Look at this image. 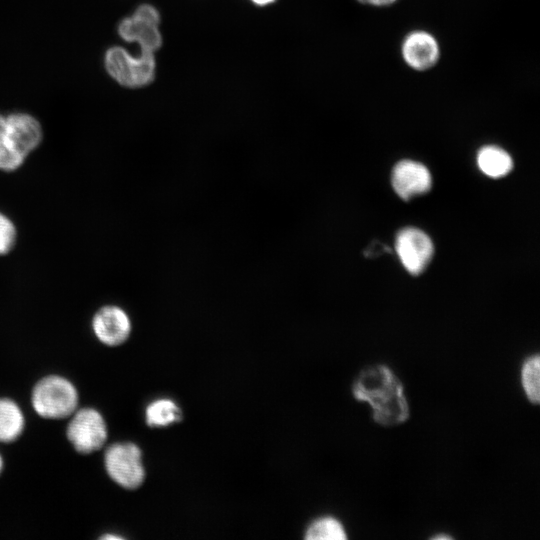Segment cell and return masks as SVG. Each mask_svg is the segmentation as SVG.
Masks as SVG:
<instances>
[{
  "mask_svg": "<svg viewBox=\"0 0 540 540\" xmlns=\"http://www.w3.org/2000/svg\"><path fill=\"white\" fill-rule=\"evenodd\" d=\"M352 392L357 400L366 401L373 410L375 422L385 426L402 423L409 417V407L399 378L386 365L362 370Z\"/></svg>",
  "mask_w": 540,
  "mask_h": 540,
  "instance_id": "1",
  "label": "cell"
},
{
  "mask_svg": "<svg viewBox=\"0 0 540 540\" xmlns=\"http://www.w3.org/2000/svg\"><path fill=\"white\" fill-rule=\"evenodd\" d=\"M31 402L34 410L41 417L63 419L75 412L78 394L69 380L58 375H50L36 383Z\"/></svg>",
  "mask_w": 540,
  "mask_h": 540,
  "instance_id": "2",
  "label": "cell"
},
{
  "mask_svg": "<svg viewBox=\"0 0 540 540\" xmlns=\"http://www.w3.org/2000/svg\"><path fill=\"white\" fill-rule=\"evenodd\" d=\"M108 74L120 85L140 88L150 84L155 78L156 62L153 52L141 50L133 56L120 46L109 48L104 56Z\"/></svg>",
  "mask_w": 540,
  "mask_h": 540,
  "instance_id": "3",
  "label": "cell"
},
{
  "mask_svg": "<svg viewBox=\"0 0 540 540\" xmlns=\"http://www.w3.org/2000/svg\"><path fill=\"white\" fill-rule=\"evenodd\" d=\"M108 475L120 486L127 489L139 487L145 477L142 453L134 443H114L104 455Z\"/></svg>",
  "mask_w": 540,
  "mask_h": 540,
  "instance_id": "4",
  "label": "cell"
},
{
  "mask_svg": "<svg viewBox=\"0 0 540 540\" xmlns=\"http://www.w3.org/2000/svg\"><path fill=\"white\" fill-rule=\"evenodd\" d=\"M159 22L160 15L156 8L142 4L132 16L119 23L118 33L127 42H137L141 50L155 53L162 45Z\"/></svg>",
  "mask_w": 540,
  "mask_h": 540,
  "instance_id": "5",
  "label": "cell"
},
{
  "mask_svg": "<svg viewBox=\"0 0 540 540\" xmlns=\"http://www.w3.org/2000/svg\"><path fill=\"white\" fill-rule=\"evenodd\" d=\"M67 427V438L82 454L95 452L107 439V427L102 415L95 409L83 408L73 413Z\"/></svg>",
  "mask_w": 540,
  "mask_h": 540,
  "instance_id": "6",
  "label": "cell"
},
{
  "mask_svg": "<svg viewBox=\"0 0 540 540\" xmlns=\"http://www.w3.org/2000/svg\"><path fill=\"white\" fill-rule=\"evenodd\" d=\"M403 62L416 72H426L437 66L441 47L437 37L424 29L408 32L400 44Z\"/></svg>",
  "mask_w": 540,
  "mask_h": 540,
  "instance_id": "7",
  "label": "cell"
},
{
  "mask_svg": "<svg viewBox=\"0 0 540 540\" xmlns=\"http://www.w3.org/2000/svg\"><path fill=\"white\" fill-rule=\"evenodd\" d=\"M395 248L403 266L414 275L425 269L433 254V244L429 236L414 227L398 232Z\"/></svg>",
  "mask_w": 540,
  "mask_h": 540,
  "instance_id": "8",
  "label": "cell"
},
{
  "mask_svg": "<svg viewBox=\"0 0 540 540\" xmlns=\"http://www.w3.org/2000/svg\"><path fill=\"white\" fill-rule=\"evenodd\" d=\"M91 326L96 338L107 346H118L124 343L132 330L127 312L113 304L98 308L93 315Z\"/></svg>",
  "mask_w": 540,
  "mask_h": 540,
  "instance_id": "9",
  "label": "cell"
},
{
  "mask_svg": "<svg viewBox=\"0 0 540 540\" xmlns=\"http://www.w3.org/2000/svg\"><path fill=\"white\" fill-rule=\"evenodd\" d=\"M5 123L14 148L27 159L42 143L41 123L31 114L24 112L6 115Z\"/></svg>",
  "mask_w": 540,
  "mask_h": 540,
  "instance_id": "10",
  "label": "cell"
},
{
  "mask_svg": "<svg viewBox=\"0 0 540 540\" xmlns=\"http://www.w3.org/2000/svg\"><path fill=\"white\" fill-rule=\"evenodd\" d=\"M392 186L402 199L408 200L430 189V172L419 162L402 160L392 171Z\"/></svg>",
  "mask_w": 540,
  "mask_h": 540,
  "instance_id": "11",
  "label": "cell"
},
{
  "mask_svg": "<svg viewBox=\"0 0 540 540\" xmlns=\"http://www.w3.org/2000/svg\"><path fill=\"white\" fill-rule=\"evenodd\" d=\"M477 164L484 174L499 178L510 172L513 161L511 156L501 147L487 145L478 151Z\"/></svg>",
  "mask_w": 540,
  "mask_h": 540,
  "instance_id": "12",
  "label": "cell"
},
{
  "mask_svg": "<svg viewBox=\"0 0 540 540\" xmlns=\"http://www.w3.org/2000/svg\"><path fill=\"white\" fill-rule=\"evenodd\" d=\"M24 428V416L19 406L12 400L0 398V442H12Z\"/></svg>",
  "mask_w": 540,
  "mask_h": 540,
  "instance_id": "13",
  "label": "cell"
},
{
  "mask_svg": "<svg viewBox=\"0 0 540 540\" xmlns=\"http://www.w3.org/2000/svg\"><path fill=\"white\" fill-rule=\"evenodd\" d=\"M145 416L149 426L163 427L180 421L181 410L170 399H158L147 406Z\"/></svg>",
  "mask_w": 540,
  "mask_h": 540,
  "instance_id": "14",
  "label": "cell"
},
{
  "mask_svg": "<svg viewBox=\"0 0 540 540\" xmlns=\"http://www.w3.org/2000/svg\"><path fill=\"white\" fill-rule=\"evenodd\" d=\"M25 161L26 158L18 153L8 136L5 115L0 114V171L15 172L24 165Z\"/></svg>",
  "mask_w": 540,
  "mask_h": 540,
  "instance_id": "15",
  "label": "cell"
},
{
  "mask_svg": "<svg viewBox=\"0 0 540 540\" xmlns=\"http://www.w3.org/2000/svg\"><path fill=\"white\" fill-rule=\"evenodd\" d=\"M346 538L342 524L333 517H322L315 520L305 533V539L307 540H344Z\"/></svg>",
  "mask_w": 540,
  "mask_h": 540,
  "instance_id": "16",
  "label": "cell"
},
{
  "mask_svg": "<svg viewBox=\"0 0 540 540\" xmlns=\"http://www.w3.org/2000/svg\"><path fill=\"white\" fill-rule=\"evenodd\" d=\"M539 355L535 354L525 359L522 365L521 381L527 398L534 404L539 403Z\"/></svg>",
  "mask_w": 540,
  "mask_h": 540,
  "instance_id": "17",
  "label": "cell"
},
{
  "mask_svg": "<svg viewBox=\"0 0 540 540\" xmlns=\"http://www.w3.org/2000/svg\"><path fill=\"white\" fill-rule=\"evenodd\" d=\"M18 239V231L14 221L0 211V257L11 253Z\"/></svg>",
  "mask_w": 540,
  "mask_h": 540,
  "instance_id": "18",
  "label": "cell"
},
{
  "mask_svg": "<svg viewBox=\"0 0 540 540\" xmlns=\"http://www.w3.org/2000/svg\"><path fill=\"white\" fill-rule=\"evenodd\" d=\"M359 4L364 6H370L375 8H385L398 3L400 0H355Z\"/></svg>",
  "mask_w": 540,
  "mask_h": 540,
  "instance_id": "19",
  "label": "cell"
},
{
  "mask_svg": "<svg viewBox=\"0 0 540 540\" xmlns=\"http://www.w3.org/2000/svg\"><path fill=\"white\" fill-rule=\"evenodd\" d=\"M275 0H252L256 5L264 6L273 3Z\"/></svg>",
  "mask_w": 540,
  "mask_h": 540,
  "instance_id": "20",
  "label": "cell"
},
{
  "mask_svg": "<svg viewBox=\"0 0 540 540\" xmlns=\"http://www.w3.org/2000/svg\"><path fill=\"white\" fill-rule=\"evenodd\" d=\"M102 539H121V537L117 536V535H104L101 537Z\"/></svg>",
  "mask_w": 540,
  "mask_h": 540,
  "instance_id": "21",
  "label": "cell"
},
{
  "mask_svg": "<svg viewBox=\"0 0 540 540\" xmlns=\"http://www.w3.org/2000/svg\"><path fill=\"white\" fill-rule=\"evenodd\" d=\"M433 539H436V540H437V539H451V537L448 536V535H443V534H442V535L434 536Z\"/></svg>",
  "mask_w": 540,
  "mask_h": 540,
  "instance_id": "22",
  "label": "cell"
},
{
  "mask_svg": "<svg viewBox=\"0 0 540 540\" xmlns=\"http://www.w3.org/2000/svg\"><path fill=\"white\" fill-rule=\"evenodd\" d=\"M2 468H3V460H2V457L0 456V472H1Z\"/></svg>",
  "mask_w": 540,
  "mask_h": 540,
  "instance_id": "23",
  "label": "cell"
}]
</instances>
